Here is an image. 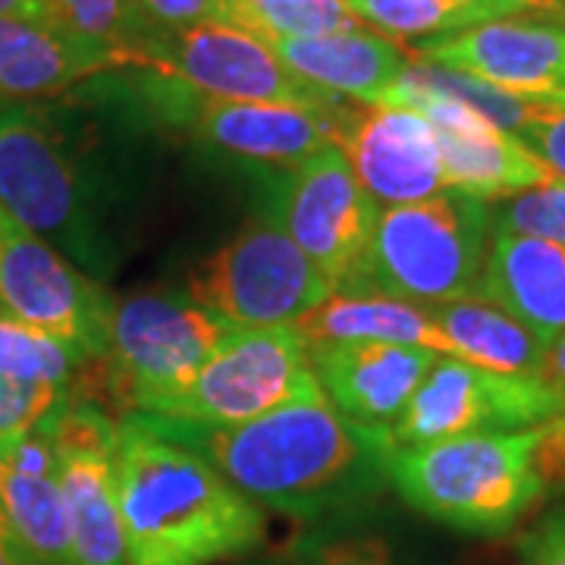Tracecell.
Wrapping results in <instances>:
<instances>
[{
  "instance_id": "obj_1",
  "label": "cell",
  "mask_w": 565,
  "mask_h": 565,
  "mask_svg": "<svg viewBox=\"0 0 565 565\" xmlns=\"http://www.w3.org/2000/svg\"><path fill=\"white\" fill-rule=\"evenodd\" d=\"M151 424L202 452L252 503L292 515H318L371 490L381 475L386 478V452L393 449L390 427L352 422L327 396L282 405L233 427L167 418Z\"/></svg>"
},
{
  "instance_id": "obj_2",
  "label": "cell",
  "mask_w": 565,
  "mask_h": 565,
  "mask_svg": "<svg viewBox=\"0 0 565 565\" xmlns=\"http://www.w3.org/2000/svg\"><path fill=\"white\" fill-rule=\"evenodd\" d=\"M114 487L126 565H221L264 541L258 503L148 415L117 418Z\"/></svg>"
},
{
  "instance_id": "obj_3",
  "label": "cell",
  "mask_w": 565,
  "mask_h": 565,
  "mask_svg": "<svg viewBox=\"0 0 565 565\" xmlns=\"http://www.w3.org/2000/svg\"><path fill=\"white\" fill-rule=\"evenodd\" d=\"M537 440L541 427L393 446L384 471L424 515L468 534H503L546 493Z\"/></svg>"
},
{
  "instance_id": "obj_4",
  "label": "cell",
  "mask_w": 565,
  "mask_h": 565,
  "mask_svg": "<svg viewBox=\"0 0 565 565\" xmlns=\"http://www.w3.org/2000/svg\"><path fill=\"white\" fill-rule=\"evenodd\" d=\"M490 233V204L456 189L381 207L359 274L337 292H384L418 305L468 299L478 292Z\"/></svg>"
},
{
  "instance_id": "obj_5",
  "label": "cell",
  "mask_w": 565,
  "mask_h": 565,
  "mask_svg": "<svg viewBox=\"0 0 565 565\" xmlns=\"http://www.w3.org/2000/svg\"><path fill=\"white\" fill-rule=\"evenodd\" d=\"M230 327L233 323L192 299L167 292L114 299L104 359L82 364V371L92 374V390L70 386V393L98 405L110 403L122 415H161L163 405L199 374Z\"/></svg>"
},
{
  "instance_id": "obj_6",
  "label": "cell",
  "mask_w": 565,
  "mask_h": 565,
  "mask_svg": "<svg viewBox=\"0 0 565 565\" xmlns=\"http://www.w3.org/2000/svg\"><path fill=\"white\" fill-rule=\"evenodd\" d=\"M0 207L76 267L114 270L117 252L88 207L79 163L54 122L25 104L0 110Z\"/></svg>"
},
{
  "instance_id": "obj_7",
  "label": "cell",
  "mask_w": 565,
  "mask_h": 565,
  "mask_svg": "<svg viewBox=\"0 0 565 565\" xmlns=\"http://www.w3.org/2000/svg\"><path fill=\"white\" fill-rule=\"evenodd\" d=\"M185 292L233 327H296L337 286L292 243L270 202L189 274Z\"/></svg>"
},
{
  "instance_id": "obj_8",
  "label": "cell",
  "mask_w": 565,
  "mask_h": 565,
  "mask_svg": "<svg viewBox=\"0 0 565 565\" xmlns=\"http://www.w3.org/2000/svg\"><path fill=\"white\" fill-rule=\"evenodd\" d=\"M323 396L296 327H230L189 386L163 405L167 422L233 427Z\"/></svg>"
},
{
  "instance_id": "obj_9",
  "label": "cell",
  "mask_w": 565,
  "mask_h": 565,
  "mask_svg": "<svg viewBox=\"0 0 565 565\" xmlns=\"http://www.w3.org/2000/svg\"><path fill=\"white\" fill-rule=\"evenodd\" d=\"M544 377L497 374L440 355L403 415L390 424L393 446H427L471 434H515L541 427L563 412Z\"/></svg>"
},
{
  "instance_id": "obj_10",
  "label": "cell",
  "mask_w": 565,
  "mask_h": 565,
  "mask_svg": "<svg viewBox=\"0 0 565 565\" xmlns=\"http://www.w3.org/2000/svg\"><path fill=\"white\" fill-rule=\"evenodd\" d=\"M141 70L180 82L189 92L217 102L343 110V102L289 73L262 35L233 22H204L180 32H161L145 51Z\"/></svg>"
},
{
  "instance_id": "obj_11",
  "label": "cell",
  "mask_w": 565,
  "mask_h": 565,
  "mask_svg": "<svg viewBox=\"0 0 565 565\" xmlns=\"http://www.w3.org/2000/svg\"><path fill=\"white\" fill-rule=\"evenodd\" d=\"M110 296L51 243L0 221V308L63 343L82 364L104 359Z\"/></svg>"
},
{
  "instance_id": "obj_12",
  "label": "cell",
  "mask_w": 565,
  "mask_h": 565,
  "mask_svg": "<svg viewBox=\"0 0 565 565\" xmlns=\"http://www.w3.org/2000/svg\"><path fill=\"white\" fill-rule=\"evenodd\" d=\"M274 207L292 243L337 289H345L362 267L381 204L367 195L343 148L323 145L289 167Z\"/></svg>"
},
{
  "instance_id": "obj_13",
  "label": "cell",
  "mask_w": 565,
  "mask_h": 565,
  "mask_svg": "<svg viewBox=\"0 0 565 565\" xmlns=\"http://www.w3.org/2000/svg\"><path fill=\"white\" fill-rule=\"evenodd\" d=\"M384 104L408 107L434 126L446 189L484 202H500L515 192L556 180L553 170L519 136L500 129L459 98L408 79L405 73Z\"/></svg>"
},
{
  "instance_id": "obj_14",
  "label": "cell",
  "mask_w": 565,
  "mask_h": 565,
  "mask_svg": "<svg viewBox=\"0 0 565 565\" xmlns=\"http://www.w3.org/2000/svg\"><path fill=\"white\" fill-rule=\"evenodd\" d=\"M44 427L51 430L57 452L76 565H126V541L114 487L117 418L104 405L70 393L61 412Z\"/></svg>"
},
{
  "instance_id": "obj_15",
  "label": "cell",
  "mask_w": 565,
  "mask_h": 565,
  "mask_svg": "<svg viewBox=\"0 0 565 565\" xmlns=\"http://www.w3.org/2000/svg\"><path fill=\"white\" fill-rule=\"evenodd\" d=\"M167 117L182 122L195 139L233 158L274 167H296L323 145H337L349 110H308L292 104L217 102L158 76Z\"/></svg>"
},
{
  "instance_id": "obj_16",
  "label": "cell",
  "mask_w": 565,
  "mask_h": 565,
  "mask_svg": "<svg viewBox=\"0 0 565 565\" xmlns=\"http://www.w3.org/2000/svg\"><path fill=\"white\" fill-rule=\"evenodd\" d=\"M412 57L465 73L497 92L565 107V25L509 17L415 41Z\"/></svg>"
},
{
  "instance_id": "obj_17",
  "label": "cell",
  "mask_w": 565,
  "mask_h": 565,
  "mask_svg": "<svg viewBox=\"0 0 565 565\" xmlns=\"http://www.w3.org/2000/svg\"><path fill=\"white\" fill-rule=\"evenodd\" d=\"M337 145L367 195L384 207L446 192L434 126L408 107L377 104L349 110Z\"/></svg>"
},
{
  "instance_id": "obj_18",
  "label": "cell",
  "mask_w": 565,
  "mask_h": 565,
  "mask_svg": "<svg viewBox=\"0 0 565 565\" xmlns=\"http://www.w3.org/2000/svg\"><path fill=\"white\" fill-rule=\"evenodd\" d=\"M327 403L345 418L390 427L422 386L437 352L393 343H308Z\"/></svg>"
},
{
  "instance_id": "obj_19",
  "label": "cell",
  "mask_w": 565,
  "mask_h": 565,
  "mask_svg": "<svg viewBox=\"0 0 565 565\" xmlns=\"http://www.w3.org/2000/svg\"><path fill=\"white\" fill-rule=\"evenodd\" d=\"M0 503L29 565H76L51 430L0 446Z\"/></svg>"
},
{
  "instance_id": "obj_20",
  "label": "cell",
  "mask_w": 565,
  "mask_h": 565,
  "mask_svg": "<svg viewBox=\"0 0 565 565\" xmlns=\"http://www.w3.org/2000/svg\"><path fill=\"white\" fill-rule=\"evenodd\" d=\"M478 299L503 308L546 345L565 333V245L522 233H490Z\"/></svg>"
},
{
  "instance_id": "obj_21",
  "label": "cell",
  "mask_w": 565,
  "mask_h": 565,
  "mask_svg": "<svg viewBox=\"0 0 565 565\" xmlns=\"http://www.w3.org/2000/svg\"><path fill=\"white\" fill-rule=\"evenodd\" d=\"M289 73L337 102L377 107L403 79L412 57L393 39L367 29L330 32L315 39L267 41Z\"/></svg>"
},
{
  "instance_id": "obj_22",
  "label": "cell",
  "mask_w": 565,
  "mask_h": 565,
  "mask_svg": "<svg viewBox=\"0 0 565 565\" xmlns=\"http://www.w3.org/2000/svg\"><path fill=\"white\" fill-rule=\"evenodd\" d=\"M104 70H114V63L70 35L61 22L0 17V98L61 95Z\"/></svg>"
},
{
  "instance_id": "obj_23",
  "label": "cell",
  "mask_w": 565,
  "mask_h": 565,
  "mask_svg": "<svg viewBox=\"0 0 565 565\" xmlns=\"http://www.w3.org/2000/svg\"><path fill=\"white\" fill-rule=\"evenodd\" d=\"M308 343H393L452 359L444 330L427 305L384 292H333L296 323Z\"/></svg>"
},
{
  "instance_id": "obj_24",
  "label": "cell",
  "mask_w": 565,
  "mask_h": 565,
  "mask_svg": "<svg viewBox=\"0 0 565 565\" xmlns=\"http://www.w3.org/2000/svg\"><path fill=\"white\" fill-rule=\"evenodd\" d=\"M437 327L444 330L452 359L478 364L497 374L541 377L544 374L546 349L525 323L505 315L503 308L484 302L478 296L456 302L427 305Z\"/></svg>"
},
{
  "instance_id": "obj_25",
  "label": "cell",
  "mask_w": 565,
  "mask_h": 565,
  "mask_svg": "<svg viewBox=\"0 0 565 565\" xmlns=\"http://www.w3.org/2000/svg\"><path fill=\"white\" fill-rule=\"evenodd\" d=\"M362 25L399 41H427L468 25L522 17L509 0H345Z\"/></svg>"
},
{
  "instance_id": "obj_26",
  "label": "cell",
  "mask_w": 565,
  "mask_h": 565,
  "mask_svg": "<svg viewBox=\"0 0 565 565\" xmlns=\"http://www.w3.org/2000/svg\"><path fill=\"white\" fill-rule=\"evenodd\" d=\"M54 22H61L70 35L95 47L117 66L141 70L145 51L161 35L139 0H51Z\"/></svg>"
},
{
  "instance_id": "obj_27",
  "label": "cell",
  "mask_w": 565,
  "mask_h": 565,
  "mask_svg": "<svg viewBox=\"0 0 565 565\" xmlns=\"http://www.w3.org/2000/svg\"><path fill=\"white\" fill-rule=\"evenodd\" d=\"M233 22L264 41L362 29L345 0H233Z\"/></svg>"
},
{
  "instance_id": "obj_28",
  "label": "cell",
  "mask_w": 565,
  "mask_h": 565,
  "mask_svg": "<svg viewBox=\"0 0 565 565\" xmlns=\"http://www.w3.org/2000/svg\"><path fill=\"white\" fill-rule=\"evenodd\" d=\"M79 364V359L54 337L22 323L20 318L0 308V374L70 386Z\"/></svg>"
},
{
  "instance_id": "obj_29",
  "label": "cell",
  "mask_w": 565,
  "mask_h": 565,
  "mask_svg": "<svg viewBox=\"0 0 565 565\" xmlns=\"http://www.w3.org/2000/svg\"><path fill=\"white\" fill-rule=\"evenodd\" d=\"M490 223H493V230L565 245V180L556 177L544 185L500 199V204L490 214Z\"/></svg>"
},
{
  "instance_id": "obj_30",
  "label": "cell",
  "mask_w": 565,
  "mask_h": 565,
  "mask_svg": "<svg viewBox=\"0 0 565 565\" xmlns=\"http://www.w3.org/2000/svg\"><path fill=\"white\" fill-rule=\"evenodd\" d=\"M70 386L51 381H25L0 374V446H10L35 434L66 403Z\"/></svg>"
},
{
  "instance_id": "obj_31",
  "label": "cell",
  "mask_w": 565,
  "mask_h": 565,
  "mask_svg": "<svg viewBox=\"0 0 565 565\" xmlns=\"http://www.w3.org/2000/svg\"><path fill=\"white\" fill-rule=\"evenodd\" d=\"M139 3L148 20L163 32H180L204 22H233V0H139Z\"/></svg>"
},
{
  "instance_id": "obj_32",
  "label": "cell",
  "mask_w": 565,
  "mask_h": 565,
  "mask_svg": "<svg viewBox=\"0 0 565 565\" xmlns=\"http://www.w3.org/2000/svg\"><path fill=\"white\" fill-rule=\"evenodd\" d=\"M519 139L553 170V177L565 180V107L544 104L537 117L519 132Z\"/></svg>"
},
{
  "instance_id": "obj_33",
  "label": "cell",
  "mask_w": 565,
  "mask_h": 565,
  "mask_svg": "<svg viewBox=\"0 0 565 565\" xmlns=\"http://www.w3.org/2000/svg\"><path fill=\"white\" fill-rule=\"evenodd\" d=\"M302 565H396L384 537H343L318 546Z\"/></svg>"
},
{
  "instance_id": "obj_34",
  "label": "cell",
  "mask_w": 565,
  "mask_h": 565,
  "mask_svg": "<svg viewBox=\"0 0 565 565\" xmlns=\"http://www.w3.org/2000/svg\"><path fill=\"white\" fill-rule=\"evenodd\" d=\"M525 565H565V515H556L525 537Z\"/></svg>"
},
{
  "instance_id": "obj_35",
  "label": "cell",
  "mask_w": 565,
  "mask_h": 565,
  "mask_svg": "<svg viewBox=\"0 0 565 565\" xmlns=\"http://www.w3.org/2000/svg\"><path fill=\"white\" fill-rule=\"evenodd\" d=\"M541 377L556 390V396H559L565 405V333L556 340V343H550V349H546L544 374H541Z\"/></svg>"
},
{
  "instance_id": "obj_36",
  "label": "cell",
  "mask_w": 565,
  "mask_h": 565,
  "mask_svg": "<svg viewBox=\"0 0 565 565\" xmlns=\"http://www.w3.org/2000/svg\"><path fill=\"white\" fill-rule=\"evenodd\" d=\"M0 17H35V20H54L51 0H0Z\"/></svg>"
},
{
  "instance_id": "obj_37",
  "label": "cell",
  "mask_w": 565,
  "mask_h": 565,
  "mask_svg": "<svg viewBox=\"0 0 565 565\" xmlns=\"http://www.w3.org/2000/svg\"><path fill=\"white\" fill-rule=\"evenodd\" d=\"M522 17L525 13H537V17H546V20H559L565 22V0H509Z\"/></svg>"
},
{
  "instance_id": "obj_38",
  "label": "cell",
  "mask_w": 565,
  "mask_h": 565,
  "mask_svg": "<svg viewBox=\"0 0 565 565\" xmlns=\"http://www.w3.org/2000/svg\"><path fill=\"white\" fill-rule=\"evenodd\" d=\"M0 565H29V559L22 556L20 546L0 537Z\"/></svg>"
},
{
  "instance_id": "obj_39",
  "label": "cell",
  "mask_w": 565,
  "mask_h": 565,
  "mask_svg": "<svg viewBox=\"0 0 565 565\" xmlns=\"http://www.w3.org/2000/svg\"><path fill=\"white\" fill-rule=\"evenodd\" d=\"M0 537H3V541H10V544H17L13 527H10V522H7V512H3V503H0Z\"/></svg>"
},
{
  "instance_id": "obj_40",
  "label": "cell",
  "mask_w": 565,
  "mask_h": 565,
  "mask_svg": "<svg viewBox=\"0 0 565 565\" xmlns=\"http://www.w3.org/2000/svg\"><path fill=\"white\" fill-rule=\"evenodd\" d=\"M3 217H10V214H7V211H3V207H0V221H3Z\"/></svg>"
},
{
  "instance_id": "obj_41",
  "label": "cell",
  "mask_w": 565,
  "mask_h": 565,
  "mask_svg": "<svg viewBox=\"0 0 565 565\" xmlns=\"http://www.w3.org/2000/svg\"><path fill=\"white\" fill-rule=\"evenodd\" d=\"M267 565H270V563H267Z\"/></svg>"
}]
</instances>
